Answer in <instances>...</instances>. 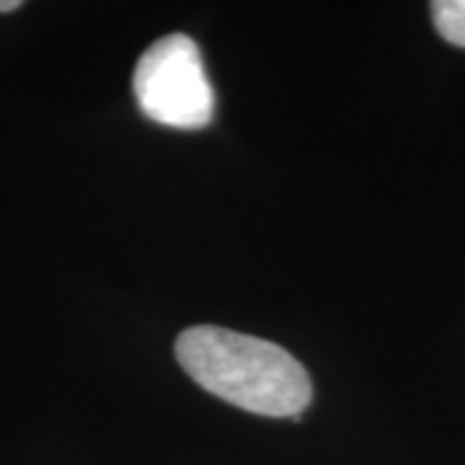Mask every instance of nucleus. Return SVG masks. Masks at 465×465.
Masks as SVG:
<instances>
[{
    "mask_svg": "<svg viewBox=\"0 0 465 465\" xmlns=\"http://www.w3.org/2000/svg\"><path fill=\"white\" fill-rule=\"evenodd\" d=\"M176 360L204 391L251 414L300 416L313 399L308 370L287 349L259 336L192 326L176 339Z\"/></svg>",
    "mask_w": 465,
    "mask_h": 465,
    "instance_id": "1",
    "label": "nucleus"
},
{
    "mask_svg": "<svg viewBox=\"0 0 465 465\" xmlns=\"http://www.w3.org/2000/svg\"><path fill=\"white\" fill-rule=\"evenodd\" d=\"M133 91L143 114L173 130H202L215 116V91L197 42L168 34L137 60Z\"/></svg>",
    "mask_w": 465,
    "mask_h": 465,
    "instance_id": "2",
    "label": "nucleus"
},
{
    "mask_svg": "<svg viewBox=\"0 0 465 465\" xmlns=\"http://www.w3.org/2000/svg\"><path fill=\"white\" fill-rule=\"evenodd\" d=\"M430 8L437 34L455 47H465V0H434Z\"/></svg>",
    "mask_w": 465,
    "mask_h": 465,
    "instance_id": "3",
    "label": "nucleus"
},
{
    "mask_svg": "<svg viewBox=\"0 0 465 465\" xmlns=\"http://www.w3.org/2000/svg\"><path fill=\"white\" fill-rule=\"evenodd\" d=\"M16 8H21L18 0H0V14H11V11H16Z\"/></svg>",
    "mask_w": 465,
    "mask_h": 465,
    "instance_id": "4",
    "label": "nucleus"
}]
</instances>
